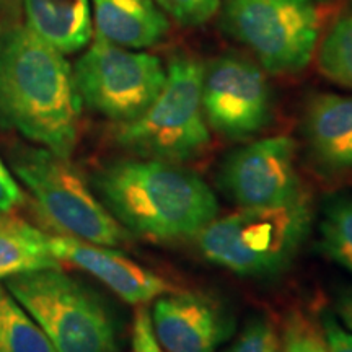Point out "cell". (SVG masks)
Here are the masks:
<instances>
[{
    "instance_id": "12",
    "label": "cell",
    "mask_w": 352,
    "mask_h": 352,
    "mask_svg": "<svg viewBox=\"0 0 352 352\" xmlns=\"http://www.w3.org/2000/svg\"><path fill=\"white\" fill-rule=\"evenodd\" d=\"M51 252L59 261H67L95 276L116 296L132 305H142L170 292L162 276L139 266L108 246L88 243L70 236H50Z\"/></svg>"
},
{
    "instance_id": "27",
    "label": "cell",
    "mask_w": 352,
    "mask_h": 352,
    "mask_svg": "<svg viewBox=\"0 0 352 352\" xmlns=\"http://www.w3.org/2000/svg\"><path fill=\"white\" fill-rule=\"evenodd\" d=\"M7 2H13V3H15V2H16V0H7Z\"/></svg>"
},
{
    "instance_id": "14",
    "label": "cell",
    "mask_w": 352,
    "mask_h": 352,
    "mask_svg": "<svg viewBox=\"0 0 352 352\" xmlns=\"http://www.w3.org/2000/svg\"><path fill=\"white\" fill-rule=\"evenodd\" d=\"M96 36L129 50L164 41L170 21L153 0H91Z\"/></svg>"
},
{
    "instance_id": "22",
    "label": "cell",
    "mask_w": 352,
    "mask_h": 352,
    "mask_svg": "<svg viewBox=\"0 0 352 352\" xmlns=\"http://www.w3.org/2000/svg\"><path fill=\"white\" fill-rule=\"evenodd\" d=\"M158 7L184 26H199L217 13L220 0H153Z\"/></svg>"
},
{
    "instance_id": "1",
    "label": "cell",
    "mask_w": 352,
    "mask_h": 352,
    "mask_svg": "<svg viewBox=\"0 0 352 352\" xmlns=\"http://www.w3.org/2000/svg\"><path fill=\"white\" fill-rule=\"evenodd\" d=\"M80 108L74 70L63 52L26 25L0 26V121L69 158Z\"/></svg>"
},
{
    "instance_id": "25",
    "label": "cell",
    "mask_w": 352,
    "mask_h": 352,
    "mask_svg": "<svg viewBox=\"0 0 352 352\" xmlns=\"http://www.w3.org/2000/svg\"><path fill=\"white\" fill-rule=\"evenodd\" d=\"M25 196L19 184L12 178L10 171L0 160V212H10L23 202Z\"/></svg>"
},
{
    "instance_id": "6",
    "label": "cell",
    "mask_w": 352,
    "mask_h": 352,
    "mask_svg": "<svg viewBox=\"0 0 352 352\" xmlns=\"http://www.w3.org/2000/svg\"><path fill=\"white\" fill-rule=\"evenodd\" d=\"M223 30L276 76L310 64L320 36L314 0H220Z\"/></svg>"
},
{
    "instance_id": "7",
    "label": "cell",
    "mask_w": 352,
    "mask_h": 352,
    "mask_svg": "<svg viewBox=\"0 0 352 352\" xmlns=\"http://www.w3.org/2000/svg\"><path fill=\"white\" fill-rule=\"evenodd\" d=\"M15 171L43 219L63 236L103 246L129 241V232L96 199L69 158L47 148L30 151L16 158Z\"/></svg>"
},
{
    "instance_id": "23",
    "label": "cell",
    "mask_w": 352,
    "mask_h": 352,
    "mask_svg": "<svg viewBox=\"0 0 352 352\" xmlns=\"http://www.w3.org/2000/svg\"><path fill=\"white\" fill-rule=\"evenodd\" d=\"M132 347L134 352H164L153 333L151 314L145 307H139L135 311L134 328H132Z\"/></svg>"
},
{
    "instance_id": "15",
    "label": "cell",
    "mask_w": 352,
    "mask_h": 352,
    "mask_svg": "<svg viewBox=\"0 0 352 352\" xmlns=\"http://www.w3.org/2000/svg\"><path fill=\"white\" fill-rule=\"evenodd\" d=\"M26 26L63 54H72L90 43V0H23Z\"/></svg>"
},
{
    "instance_id": "18",
    "label": "cell",
    "mask_w": 352,
    "mask_h": 352,
    "mask_svg": "<svg viewBox=\"0 0 352 352\" xmlns=\"http://www.w3.org/2000/svg\"><path fill=\"white\" fill-rule=\"evenodd\" d=\"M321 212V250L329 259L352 272V196L347 192L328 196Z\"/></svg>"
},
{
    "instance_id": "24",
    "label": "cell",
    "mask_w": 352,
    "mask_h": 352,
    "mask_svg": "<svg viewBox=\"0 0 352 352\" xmlns=\"http://www.w3.org/2000/svg\"><path fill=\"white\" fill-rule=\"evenodd\" d=\"M321 331L327 341L328 352H352V334L341 327L334 315H321Z\"/></svg>"
},
{
    "instance_id": "16",
    "label": "cell",
    "mask_w": 352,
    "mask_h": 352,
    "mask_svg": "<svg viewBox=\"0 0 352 352\" xmlns=\"http://www.w3.org/2000/svg\"><path fill=\"white\" fill-rule=\"evenodd\" d=\"M51 252L50 236L19 215L0 212V280L20 272L60 267Z\"/></svg>"
},
{
    "instance_id": "5",
    "label": "cell",
    "mask_w": 352,
    "mask_h": 352,
    "mask_svg": "<svg viewBox=\"0 0 352 352\" xmlns=\"http://www.w3.org/2000/svg\"><path fill=\"white\" fill-rule=\"evenodd\" d=\"M6 287L57 352H116L108 310L60 267L20 272L7 277Z\"/></svg>"
},
{
    "instance_id": "4",
    "label": "cell",
    "mask_w": 352,
    "mask_h": 352,
    "mask_svg": "<svg viewBox=\"0 0 352 352\" xmlns=\"http://www.w3.org/2000/svg\"><path fill=\"white\" fill-rule=\"evenodd\" d=\"M204 65L178 56L166 67L164 88L152 104L116 131V142L140 158L183 164L196 158L210 142L202 113L201 83Z\"/></svg>"
},
{
    "instance_id": "9",
    "label": "cell",
    "mask_w": 352,
    "mask_h": 352,
    "mask_svg": "<svg viewBox=\"0 0 352 352\" xmlns=\"http://www.w3.org/2000/svg\"><path fill=\"white\" fill-rule=\"evenodd\" d=\"M201 103L208 126L230 140H246L270 124L272 94L266 74L239 54H222L204 65Z\"/></svg>"
},
{
    "instance_id": "20",
    "label": "cell",
    "mask_w": 352,
    "mask_h": 352,
    "mask_svg": "<svg viewBox=\"0 0 352 352\" xmlns=\"http://www.w3.org/2000/svg\"><path fill=\"white\" fill-rule=\"evenodd\" d=\"M280 352H328L323 331L315 327L307 316H289L284 329Z\"/></svg>"
},
{
    "instance_id": "21",
    "label": "cell",
    "mask_w": 352,
    "mask_h": 352,
    "mask_svg": "<svg viewBox=\"0 0 352 352\" xmlns=\"http://www.w3.org/2000/svg\"><path fill=\"white\" fill-rule=\"evenodd\" d=\"M279 336L271 321L256 316L245 324L228 352H279Z\"/></svg>"
},
{
    "instance_id": "2",
    "label": "cell",
    "mask_w": 352,
    "mask_h": 352,
    "mask_svg": "<svg viewBox=\"0 0 352 352\" xmlns=\"http://www.w3.org/2000/svg\"><path fill=\"white\" fill-rule=\"evenodd\" d=\"M95 183L113 217L145 239H189L217 219L212 189L178 164L121 160L101 170Z\"/></svg>"
},
{
    "instance_id": "28",
    "label": "cell",
    "mask_w": 352,
    "mask_h": 352,
    "mask_svg": "<svg viewBox=\"0 0 352 352\" xmlns=\"http://www.w3.org/2000/svg\"><path fill=\"white\" fill-rule=\"evenodd\" d=\"M318 2H328V0H318Z\"/></svg>"
},
{
    "instance_id": "26",
    "label": "cell",
    "mask_w": 352,
    "mask_h": 352,
    "mask_svg": "<svg viewBox=\"0 0 352 352\" xmlns=\"http://www.w3.org/2000/svg\"><path fill=\"white\" fill-rule=\"evenodd\" d=\"M336 310L346 327L352 331V285H346L338 292Z\"/></svg>"
},
{
    "instance_id": "17",
    "label": "cell",
    "mask_w": 352,
    "mask_h": 352,
    "mask_svg": "<svg viewBox=\"0 0 352 352\" xmlns=\"http://www.w3.org/2000/svg\"><path fill=\"white\" fill-rule=\"evenodd\" d=\"M0 352H57L10 292L0 287Z\"/></svg>"
},
{
    "instance_id": "3",
    "label": "cell",
    "mask_w": 352,
    "mask_h": 352,
    "mask_svg": "<svg viewBox=\"0 0 352 352\" xmlns=\"http://www.w3.org/2000/svg\"><path fill=\"white\" fill-rule=\"evenodd\" d=\"M308 197L270 208H241L197 233L202 256L240 276L279 274L296 259L311 230Z\"/></svg>"
},
{
    "instance_id": "19",
    "label": "cell",
    "mask_w": 352,
    "mask_h": 352,
    "mask_svg": "<svg viewBox=\"0 0 352 352\" xmlns=\"http://www.w3.org/2000/svg\"><path fill=\"white\" fill-rule=\"evenodd\" d=\"M316 64L324 77L352 90V12L342 13L329 26L318 46Z\"/></svg>"
},
{
    "instance_id": "10",
    "label": "cell",
    "mask_w": 352,
    "mask_h": 352,
    "mask_svg": "<svg viewBox=\"0 0 352 352\" xmlns=\"http://www.w3.org/2000/svg\"><path fill=\"white\" fill-rule=\"evenodd\" d=\"M296 155V142L285 135L245 145L223 162L220 188L240 208H270L296 201L303 196Z\"/></svg>"
},
{
    "instance_id": "13",
    "label": "cell",
    "mask_w": 352,
    "mask_h": 352,
    "mask_svg": "<svg viewBox=\"0 0 352 352\" xmlns=\"http://www.w3.org/2000/svg\"><path fill=\"white\" fill-rule=\"evenodd\" d=\"M305 135L321 165L334 171L352 170V96H314L305 111Z\"/></svg>"
},
{
    "instance_id": "11",
    "label": "cell",
    "mask_w": 352,
    "mask_h": 352,
    "mask_svg": "<svg viewBox=\"0 0 352 352\" xmlns=\"http://www.w3.org/2000/svg\"><path fill=\"white\" fill-rule=\"evenodd\" d=\"M151 318L165 352H215L230 334L227 316L201 294L158 297Z\"/></svg>"
},
{
    "instance_id": "8",
    "label": "cell",
    "mask_w": 352,
    "mask_h": 352,
    "mask_svg": "<svg viewBox=\"0 0 352 352\" xmlns=\"http://www.w3.org/2000/svg\"><path fill=\"white\" fill-rule=\"evenodd\" d=\"M72 70L82 104L121 124L134 121L151 107L166 78L158 57L100 36Z\"/></svg>"
}]
</instances>
